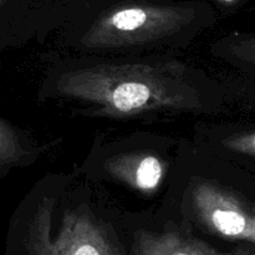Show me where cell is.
Wrapping results in <instances>:
<instances>
[{
    "mask_svg": "<svg viewBox=\"0 0 255 255\" xmlns=\"http://www.w3.org/2000/svg\"><path fill=\"white\" fill-rule=\"evenodd\" d=\"M51 211V202H44L35 216L30 242L32 255H125L110 229L87 212H66L61 231L52 239Z\"/></svg>",
    "mask_w": 255,
    "mask_h": 255,
    "instance_id": "obj_3",
    "label": "cell"
},
{
    "mask_svg": "<svg viewBox=\"0 0 255 255\" xmlns=\"http://www.w3.org/2000/svg\"><path fill=\"white\" fill-rule=\"evenodd\" d=\"M132 255H255V253L248 248L219 252L194 237L167 231L163 233H137Z\"/></svg>",
    "mask_w": 255,
    "mask_h": 255,
    "instance_id": "obj_5",
    "label": "cell"
},
{
    "mask_svg": "<svg viewBox=\"0 0 255 255\" xmlns=\"http://www.w3.org/2000/svg\"><path fill=\"white\" fill-rule=\"evenodd\" d=\"M31 151L22 144L19 134L11 125L7 124L4 119L0 125V168L5 169L20 163L22 159L30 156Z\"/></svg>",
    "mask_w": 255,
    "mask_h": 255,
    "instance_id": "obj_7",
    "label": "cell"
},
{
    "mask_svg": "<svg viewBox=\"0 0 255 255\" xmlns=\"http://www.w3.org/2000/svg\"><path fill=\"white\" fill-rule=\"evenodd\" d=\"M224 42L242 59L255 64V34H233Z\"/></svg>",
    "mask_w": 255,
    "mask_h": 255,
    "instance_id": "obj_8",
    "label": "cell"
},
{
    "mask_svg": "<svg viewBox=\"0 0 255 255\" xmlns=\"http://www.w3.org/2000/svg\"><path fill=\"white\" fill-rule=\"evenodd\" d=\"M216 21L203 0H85L72 11L70 34L81 49H148L186 41Z\"/></svg>",
    "mask_w": 255,
    "mask_h": 255,
    "instance_id": "obj_1",
    "label": "cell"
},
{
    "mask_svg": "<svg viewBox=\"0 0 255 255\" xmlns=\"http://www.w3.org/2000/svg\"><path fill=\"white\" fill-rule=\"evenodd\" d=\"M56 90L61 96L89 104L97 114L133 117L158 110H194L201 96L171 62L100 64L62 72Z\"/></svg>",
    "mask_w": 255,
    "mask_h": 255,
    "instance_id": "obj_2",
    "label": "cell"
},
{
    "mask_svg": "<svg viewBox=\"0 0 255 255\" xmlns=\"http://www.w3.org/2000/svg\"><path fill=\"white\" fill-rule=\"evenodd\" d=\"M114 176L143 192L154 191L163 178V163L151 154L121 156L110 164Z\"/></svg>",
    "mask_w": 255,
    "mask_h": 255,
    "instance_id": "obj_6",
    "label": "cell"
},
{
    "mask_svg": "<svg viewBox=\"0 0 255 255\" xmlns=\"http://www.w3.org/2000/svg\"><path fill=\"white\" fill-rule=\"evenodd\" d=\"M249 0H214L217 6L222 10V11L227 12V14H232V12L237 11L241 9L242 6L248 2Z\"/></svg>",
    "mask_w": 255,
    "mask_h": 255,
    "instance_id": "obj_10",
    "label": "cell"
},
{
    "mask_svg": "<svg viewBox=\"0 0 255 255\" xmlns=\"http://www.w3.org/2000/svg\"><path fill=\"white\" fill-rule=\"evenodd\" d=\"M198 217L211 231L233 239L255 242V208H247L236 197L212 184H199L193 192Z\"/></svg>",
    "mask_w": 255,
    "mask_h": 255,
    "instance_id": "obj_4",
    "label": "cell"
},
{
    "mask_svg": "<svg viewBox=\"0 0 255 255\" xmlns=\"http://www.w3.org/2000/svg\"><path fill=\"white\" fill-rule=\"evenodd\" d=\"M227 146L239 153L255 156V132L232 137L227 141Z\"/></svg>",
    "mask_w": 255,
    "mask_h": 255,
    "instance_id": "obj_9",
    "label": "cell"
}]
</instances>
